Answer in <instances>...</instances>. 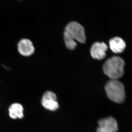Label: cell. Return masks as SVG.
Masks as SVG:
<instances>
[{
    "label": "cell",
    "instance_id": "cell-1",
    "mask_svg": "<svg viewBox=\"0 0 132 132\" xmlns=\"http://www.w3.org/2000/svg\"><path fill=\"white\" fill-rule=\"evenodd\" d=\"M84 27L76 22H71L66 26L64 32V40L67 47L73 49L77 45L75 40L81 43L86 41Z\"/></svg>",
    "mask_w": 132,
    "mask_h": 132
},
{
    "label": "cell",
    "instance_id": "cell-2",
    "mask_svg": "<svg viewBox=\"0 0 132 132\" xmlns=\"http://www.w3.org/2000/svg\"><path fill=\"white\" fill-rule=\"evenodd\" d=\"M125 62L122 58L114 56L107 60L103 66L104 73L111 79H117L123 76Z\"/></svg>",
    "mask_w": 132,
    "mask_h": 132
},
{
    "label": "cell",
    "instance_id": "cell-3",
    "mask_svg": "<svg viewBox=\"0 0 132 132\" xmlns=\"http://www.w3.org/2000/svg\"><path fill=\"white\" fill-rule=\"evenodd\" d=\"M105 90L109 98L112 101L121 104L125 101L126 97L124 85L117 79H111L106 82Z\"/></svg>",
    "mask_w": 132,
    "mask_h": 132
},
{
    "label": "cell",
    "instance_id": "cell-4",
    "mask_svg": "<svg viewBox=\"0 0 132 132\" xmlns=\"http://www.w3.org/2000/svg\"><path fill=\"white\" fill-rule=\"evenodd\" d=\"M98 124L97 132H117L118 131V123L113 117L102 119L99 121Z\"/></svg>",
    "mask_w": 132,
    "mask_h": 132
},
{
    "label": "cell",
    "instance_id": "cell-5",
    "mask_svg": "<svg viewBox=\"0 0 132 132\" xmlns=\"http://www.w3.org/2000/svg\"><path fill=\"white\" fill-rule=\"evenodd\" d=\"M17 49L21 55L28 57L32 55L35 48L32 41L28 38H22L17 44Z\"/></svg>",
    "mask_w": 132,
    "mask_h": 132
},
{
    "label": "cell",
    "instance_id": "cell-6",
    "mask_svg": "<svg viewBox=\"0 0 132 132\" xmlns=\"http://www.w3.org/2000/svg\"><path fill=\"white\" fill-rule=\"evenodd\" d=\"M56 95L51 91H47L43 94L42 100L43 106L46 109L55 111L59 108Z\"/></svg>",
    "mask_w": 132,
    "mask_h": 132
},
{
    "label": "cell",
    "instance_id": "cell-7",
    "mask_svg": "<svg viewBox=\"0 0 132 132\" xmlns=\"http://www.w3.org/2000/svg\"><path fill=\"white\" fill-rule=\"evenodd\" d=\"M108 48V46L105 43H94L92 45L90 50L91 55L95 59L102 60L105 57Z\"/></svg>",
    "mask_w": 132,
    "mask_h": 132
},
{
    "label": "cell",
    "instance_id": "cell-8",
    "mask_svg": "<svg viewBox=\"0 0 132 132\" xmlns=\"http://www.w3.org/2000/svg\"><path fill=\"white\" fill-rule=\"evenodd\" d=\"M109 45L111 50L116 53L123 52L126 47V44L123 39L116 37L109 40Z\"/></svg>",
    "mask_w": 132,
    "mask_h": 132
},
{
    "label": "cell",
    "instance_id": "cell-9",
    "mask_svg": "<svg viewBox=\"0 0 132 132\" xmlns=\"http://www.w3.org/2000/svg\"><path fill=\"white\" fill-rule=\"evenodd\" d=\"M9 116L14 119H21L24 117V108L19 103L12 104L9 108Z\"/></svg>",
    "mask_w": 132,
    "mask_h": 132
}]
</instances>
